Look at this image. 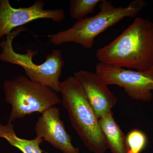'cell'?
<instances>
[{
	"label": "cell",
	"mask_w": 153,
	"mask_h": 153,
	"mask_svg": "<svg viewBox=\"0 0 153 153\" xmlns=\"http://www.w3.org/2000/svg\"><path fill=\"white\" fill-rule=\"evenodd\" d=\"M102 0H71L69 3V14L76 21L87 17L92 13L96 6Z\"/></svg>",
	"instance_id": "7c38bea8"
},
{
	"label": "cell",
	"mask_w": 153,
	"mask_h": 153,
	"mask_svg": "<svg viewBox=\"0 0 153 153\" xmlns=\"http://www.w3.org/2000/svg\"><path fill=\"white\" fill-rule=\"evenodd\" d=\"M0 138L4 139L10 146L16 148L23 153H43L40 145L44 141L36 137L32 140L19 137L16 134L12 123H0Z\"/></svg>",
	"instance_id": "8fae6325"
},
{
	"label": "cell",
	"mask_w": 153,
	"mask_h": 153,
	"mask_svg": "<svg viewBox=\"0 0 153 153\" xmlns=\"http://www.w3.org/2000/svg\"><path fill=\"white\" fill-rule=\"evenodd\" d=\"M147 4L143 0H135L127 7H116L110 1L102 0L99 4L98 13L77 21L69 29L49 35V42L55 45L76 43L85 49H91L98 35L124 18L136 16Z\"/></svg>",
	"instance_id": "3957f363"
},
{
	"label": "cell",
	"mask_w": 153,
	"mask_h": 153,
	"mask_svg": "<svg viewBox=\"0 0 153 153\" xmlns=\"http://www.w3.org/2000/svg\"><path fill=\"white\" fill-rule=\"evenodd\" d=\"M27 30V28L22 26L6 36V39L0 43L1 49L0 60L21 66L25 69L26 76L31 80L45 85L56 92H60L61 82L59 78L65 64L60 50L53 49L46 55L44 63L40 64H36L33 61V57L38 54V49H28L24 54L14 50L13 45L14 39L20 33Z\"/></svg>",
	"instance_id": "277c9868"
},
{
	"label": "cell",
	"mask_w": 153,
	"mask_h": 153,
	"mask_svg": "<svg viewBox=\"0 0 153 153\" xmlns=\"http://www.w3.org/2000/svg\"><path fill=\"white\" fill-rule=\"evenodd\" d=\"M108 149L112 153H128L126 136L115 120L112 111L99 119Z\"/></svg>",
	"instance_id": "30bf717a"
},
{
	"label": "cell",
	"mask_w": 153,
	"mask_h": 153,
	"mask_svg": "<svg viewBox=\"0 0 153 153\" xmlns=\"http://www.w3.org/2000/svg\"><path fill=\"white\" fill-rule=\"evenodd\" d=\"M45 2L36 1L28 7L15 8L8 0L0 1V40L13 30L35 20L50 19L55 23H60L65 19L62 9L45 10Z\"/></svg>",
	"instance_id": "52a82bcc"
},
{
	"label": "cell",
	"mask_w": 153,
	"mask_h": 153,
	"mask_svg": "<svg viewBox=\"0 0 153 153\" xmlns=\"http://www.w3.org/2000/svg\"><path fill=\"white\" fill-rule=\"evenodd\" d=\"M73 76L82 88L99 119L112 111L117 99L100 76L95 72L84 70L74 72Z\"/></svg>",
	"instance_id": "ba28073f"
},
{
	"label": "cell",
	"mask_w": 153,
	"mask_h": 153,
	"mask_svg": "<svg viewBox=\"0 0 153 153\" xmlns=\"http://www.w3.org/2000/svg\"><path fill=\"white\" fill-rule=\"evenodd\" d=\"M95 70L108 85L123 88L127 94L135 100L146 102L153 98V67L140 71L99 62Z\"/></svg>",
	"instance_id": "8992f818"
},
{
	"label": "cell",
	"mask_w": 153,
	"mask_h": 153,
	"mask_svg": "<svg viewBox=\"0 0 153 153\" xmlns=\"http://www.w3.org/2000/svg\"><path fill=\"white\" fill-rule=\"evenodd\" d=\"M60 92L71 125L84 146L91 152L105 153L108 146L99 119L73 76L61 82Z\"/></svg>",
	"instance_id": "7a4b0ae2"
},
{
	"label": "cell",
	"mask_w": 153,
	"mask_h": 153,
	"mask_svg": "<svg viewBox=\"0 0 153 153\" xmlns=\"http://www.w3.org/2000/svg\"><path fill=\"white\" fill-rule=\"evenodd\" d=\"M35 130L36 137L49 143L62 152L80 153L79 148L72 144V139L66 131L57 107L50 108L41 114Z\"/></svg>",
	"instance_id": "9c48e42d"
},
{
	"label": "cell",
	"mask_w": 153,
	"mask_h": 153,
	"mask_svg": "<svg viewBox=\"0 0 153 153\" xmlns=\"http://www.w3.org/2000/svg\"><path fill=\"white\" fill-rule=\"evenodd\" d=\"M100 62L144 71L153 67V23L136 18L109 44L97 49Z\"/></svg>",
	"instance_id": "6da1fadb"
},
{
	"label": "cell",
	"mask_w": 153,
	"mask_h": 153,
	"mask_svg": "<svg viewBox=\"0 0 153 153\" xmlns=\"http://www.w3.org/2000/svg\"><path fill=\"white\" fill-rule=\"evenodd\" d=\"M126 141L128 153H140L146 144L147 137L141 131L133 130L128 134Z\"/></svg>",
	"instance_id": "4fadbf2b"
},
{
	"label": "cell",
	"mask_w": 153,
	"mask_h": 153,
	"mask_svg": "<svg viewBox=\"0 0 153 153\" xmlns=\"http://www.w3.org/2000/svg\"><path fill=\"white\" fill-rule=\"evenodd\" d=\"M5 100L11 105L8 123H13L33 113H43L61 103V99L49 88L20 75L3 83Z\"/></svg>",
	"instance_id": "5b68a950"
}]
</instances>
